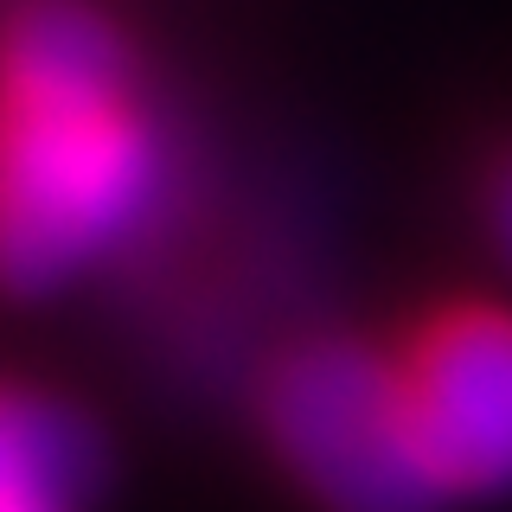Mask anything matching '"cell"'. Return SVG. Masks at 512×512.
I'll list each match as a JSON object with an SVG mask.
<instances>
[{"label": "cell", "mask_w": 512, "mask_h": 512, "mask_svg": "<svg viewBox=\"0 0 512 512\" xmlns=\"http://www.w3.org/2000/svg\"><path fill=\"white\" fill-rule=\"evenodd\" d=\"M256 436L308 512H442L397 352L359 333H314L269 359Z\"/></svg>", "instance_id": "2"}, {"label": "cell", "mask_w": 512, "mask_h": 512, "mask_svg": "<svg viewBox=\"0 0 512 512\" xmlns=\"http://www.w3.org/2000/svg\"><path fill=\"white\" fill-rule=\"evenodd\" d=\"M480 237H487V250L500 256V269L512 276V141L480 173Z\"/></svg>", "instance_id": "5"}, {"label": "cell", "mask_w": 512, "mask_h": 512, "mask_svg": "<svg viewBox=\"0 0 512 512\" xmlns=\"http://www.w3.org/2000/svg\"><path fill=\"white\" fill-rule=\"evenodd\" d=\"M160 199L135 45L90 0L0 13V295L45 301L103 269Z\"/></svg>", "instance_id": "1"}, {"label": "cell", "mask_w": 512, "mask_h": 512, "mask_svg": "<svg viewBox=\"0 0 512 512\" xmlns=\"http://www.w3.org/2000/svg\"><path fill=\"white\" fill-rule=\"evenodd\" d=\"M391 352L442 500H512V301L448 295Z\"/></svg>", "instance_id": "3"}, {"label": "cell", "mask_w": 512, "mask_h": 512, "mask_svg": "<svg viewBox=\"0 0 512 512\" xmlns=\"http://www.w3.org/2000/svg\"><path fill=\"white\" fill-rule=\"evenodd\" d=\"M103 436L77 404L26 378H0V512H90Z\"/></svg>", "instance_id": "4"}]
</instances>
